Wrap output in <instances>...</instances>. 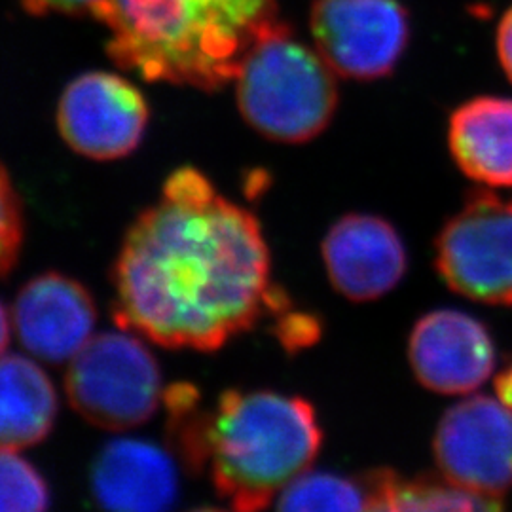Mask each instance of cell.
I'll return each mask as SVG.
<instances>
[{
  "label": "cell",
  "instance_id": "cell-1",
  "mask_svg": "<svg viewBox=\"0 0 512 512\" xmlns=\"http://www.w3.org/2000/svg\"><path fill=\"white\" fill-rule=\"evenodd\" d=\"M112 319L167 349L213 353L293 306L272 281V255L249 209L196 167L167 177L122 241Z\"/></svg>",
  "mask_w": 512,
  "mask_h": 512
},
{
  "label": "cell",
  "instance_id": "cell-2",
  "mask_svg": "<svg viewBox=\"0 0 512 512\" xmlns=\"http://www.w3.org/2000/svg\"><path fill=\"white\" fill-rule=\"evenodd\" d=\"M279 0H110L107 52L147 82L217 92L232 84Z\"/></svg>",
  "mask_w": 512,
  "mask_h": 512
},
{
  "label": "cell",
  "instance_id": "cell-3",
  "mask_svg": "<svg viewBox=\"0 0 512 512\" xmlns=\"http://www.w3.org/2000/svg\"><path fill=\"white\" fill-rule=\"evenodd\" d=\"M315 406L272 389H226L207 412L205 471L232 511L264 512L323 446Z\"/></svg>",
  "mask_w": 512,
  "mask_h": 512
},
{
  "label": "cell",
  "instance_id": "cell-4",
  "mask_svg": "<svg viewBox=\"0 0 512 512\" xmlns=\"http://www.w3.org/2000/svg\"><path fill=\"white\" fill-rule=\"evenodd\" d=\"M234 84L249 128L281 145L310 143L329 128L338 107L336 73L283 21L256 38Z\"/></svg>",
  "mask_w": 512,
  "mask_h": 512
},
{
  "label": "cell",
  "instance_id": "cell-5",
  "mask_svg": "<svg viewBox=\"0 0 512 512\" xmlns=\"http://www.w3.org/2000/svg\"><path fill=\"white\" fill-rule=\"evenodd\" d=\"M74 410L95 427L128 431L150 420L164 401L154 353L131 330H109L74 357L65 376Z\"/></svg>",
  "mask_w": 512,
  "mask_h": 512
},
{
  "label": "cell",
  "instance_id": "cell-6",
  "mask_svg": "<svg viewBox=\"0 0 512 512\" xmlns=\"http://www.w3.org/2000/svg\"><path fill=\"white\" fill-rule=\"evenodd\" d=\"M442 281L469 300L512 306V200L475 190L435 239Z\"/></svg>",
  "mask_w": 512,
  "mask_h": 512
},
{
  "label": "cell",
  "instance_id": "cell-7",
  "mask_svg": "<svg viewBox=\"0 0 512 512\" xmlns=\"http://www.w3.org/2000/svg\"><path fill=\"white\" fill-rule=\"evenodd\" d=\"M310 31L330 69L372 82L397 69L410 42V18L399 0H315Z\"/></svg>",
  "mask_w": 512,
  "mask_h": 512
},
{
  "label": "cell",
  "instance_id": "cell-8",
  "mask_svg": "<svg viewBox=\"0 0 512 512\" xmlns=\"http://www.w3.org/2000/svg\"><path fill=\"white\" fill-rule=\"evenodd\" d=\"M433 456L450 484L484 497L512 490V408L488 395L450 406L440 418Z\"/></svg>",
  "mask_w": 512,
  "mask_h": 512
},
{
  "label": "cell",
  "instance_id": "cell-9",
  "mask_svg": "<svg viewBox=\"0 0 512 512\" xmlns=\"http://www.w3.org/2000/svg\"><path fill=\"white\" fill-rule=\"evenodd\" d=\"M150 120L147 99L124 76L80 74L57 105V128L76 154L95 162L122 160L141 145Z\"/></svg>",
  "mask_w": 512,
  "mask_h": 512
},
{
  "label": "cell",
  "instance_id": "cell-10",
  "mask_svg": "<svg viewBox=\"0 0 512 512\" xmlns=\"http://www.w3.org/2000/svg\"><path fill=\"white\" fill-rule=\"evenodd\" d=\"M495 357L490 330L465 311H427L408 338L414 378L440 395H465L482 387L494 374Z\"/></svg>",
  "mask_w": 512,
  "mask_h": 512
},
{
  "label": "cell",
  "instance_id": "cell-11",
  "mask_svg": "<svg viewBox=\"0 0 512 512\" xmlns=\"http://www.w3.org/2000/svg\"><path fill=\"white\" fill-rule=\"evenodd\" d=\"M321 255L334 291L351 302L391 293L408 270V251L397 228L378 215L349 213L323 238Z\"/></svg>",
  "mask_w": 512,
  "mask_h": 512
},
{
  "label": "cell",
  "instance_id": "cell-12",
  "mask_svg": "<svg viewBox=\"0 0 512 512\" xmlns=\"http://www.w3.org/2000/svg\"><path fill=\"white\" fill-rule=\"evenodd\" d=\"M12 317L21 346L40 361L59 365L73 361L92 340L97 308L82 283L50 272L19 291Z\"/></svg>",
  "mask_w": 512,
  "mask_h": 512
},
{
  "label": "cell",
  "instance_id": "cell-13",
  "mask_svg": "<svg viewBox=\"0 0 512 512\" xmlns=\"http://www.w3.org/2000/svg\"><path fill=\"white\" fill-rule=\"evenodd\" d=\"M90 484L103 512H171L179 499L175 459L150 440H110L93 461Z\"/></svg>",
  "mask_w": 512,
  "mask_h": 512
},
{
  "label": "cell",
  "instance_id": "cell-14",
  "mask_svg": "<svg viewBox=\"0 0 512 512\" xmlns=\"http://www.w3.org/2000/svg\"><path fill=\"white\" fill-rule=\"evenodd\" d=\"M448 147L469 179L512 186V99L475 97L459 105L448 122Z\"/></svg>",
  "mask_w": 512,
  "mask_h": 512
},
{
  "label": "cell",
  "instance_id": "cell-15",
  "mask_svg": "<svg viewBox=\"0 0 512 512\" xmlns=\"http://www.w3.org/2000/svg\"><path fill=\"white\" fill-rule=\"evenodd\" d=\"M59 410L57 391L40 366L0 355V450L21 452L46 439Z\"/></svg>",
  "mask_w": 512,
  "mask_h": 512
},
{
  "label": "cell",
  "instance_id": "cell-16",
  "mask_svg": "<svg viewBox=\"0 0 512 512\" xmlns=\"http://www.w3.org/2000/svg\"><path fill=\"white\" fill-rule=\"evenodd\" d=\"M368 512H503L495 497L471 494L435 476H406L393 469L365 473Z\"/></svg>",
  "mask_w": 512,
  "mask_h": 512
},
{
  "label": "cell",
  "instance_id": "cell-17",
  "mask_svg": "<svg viewBox=\"0 0 512 512\" xmlns=\"http://www.w3.org/2000/svg\"><path fill=\"white\" fill-rule=\"evenodd\" d=\"M275 512H368L365 475L306 471L283 490Z\"/></svg>",
  "mask_w": 512,
  "mask_h": 512
},
{
  "label": "cell",
  "instance_id": "cell-18",
  "mask_svg": "<svg viewBox=\"0 0 512 512\" xmlns=\"http://www.w3.org/2000/svg\"><path fill=\"white\" fill-rule=\"evenodd\" d=\"M167 440L171 454L194 476L205 471V425L209 408L203 406L202 393L196 385L173 384L165 389Z\"/></svg>",
  "mask_w": 512,
  "mask_h": 512
},
{
  "label": "cell",
  "instance_id": "cell-19",
  "mask_svg": "<svg viewBox=\"0 0 512 512\" xmlns=\"http://www.w3.org/2000/svg\"><path fill=\"white\" fill-rule=\"evenodd\" d=\"M50 490L18 452L0 450V512H48Z\"/></svg>",
  "mask_w": 512,
  "mask_h": 512
},
{
  "label": "cell",
  "instance_id": "cell-20",
  "mask_svg": "<svg viewBox=\"0 0 512 512\" xmlns=\"http://www.w3.org/2000/svg\"><path fill=\"white\" fill-rule=\"evenodd\" d=\"M23 241V213L18 192L10 175L0 165V277L8 274L16 260Z\"/></svg>",
  "mask_w": 512,
  "mask_h": 512
},
{
  "label": "cell",
  "instance_id": "cell-21",
  "mask_svg": "<svg viewBox=\"0 0 512 512\" xmlns=\"http://www.w3.org/2000/svg\"><path fill=\"white\" fill-rule=\"evenodd\" d=\"M272 332L277 342L287 353H298L302 349L311 348L321 340L323 323L310 311L296 310L289 306L287 310L277 313L272 319Z\"/></svg>",
  "mask_w": 512,
  "mask_h": 512
},
{
  "label": "cell",
  "instance_id": "cell-22",
  "mask_svg": "<svg viewBox=\"0 0 512 512\" xmlns=\"http://www.w3.org/2000/svg\"><path fill=\"white\" fill-rule=\"evenodd\" d=\"M21 8L35 16L44 18L50 14H63V16H88V18L103 21L110 0H19Z\"/></svg>",
  "mask_w": 512,
  "mask_h": 512
},
{
  "label": "cell",
  "instance_id": "cell-23",
  "mask_svg": "<svg viewBox=\"0 0 512 512\" xmlns=\"http://www.w3.org/2000/svg\"><path fill=\"white\" fill-rule=\"evenodd\" d=\"M497 55L503 71L512 82V6L505 12L497 29Z\"/></svg>",
  "mask_w": 512,
  "mask_h": 512
},
{
  "label": "cell",
  "instance_id": "cell-24",
  "mask_svg": "<svg viewBox=\"0 0 512 512\" xmlns=\"http://www.w3.org/2000/svg\"><path fill=\"white\" fill-rule=\"evenodd\" d=\"M495 391H497V397L503 404H507L509 408H512V361L509 366L497 376L495 380Z\"/></svg>",
  "mask_w": 512,
  "mask_h": 512
},
{
  "label": "cell",
  "instance_id": "cell-25",
  "mask_svg": "<svg viewBox=\"0 0 512 512\" xmlns=\"http://www.w3.org/2000/svg\"><path fill=\"white\" fill-rule=\"evenodd\" d=\"M10 317H8V311L2 306L0 302V355L4 353V349L10 342Z\"/></svg>",
  "mask_w": 512,
  "mask_h": 512
},
{
  "label": "cell",
  "instance_id": "cell-26",
  "mask_svg": "<svg viewBox=\"0 0 512 512\" xmlns=\"http://www.w3.org/2000/svg\"><path fill=\"white\" fill-rule=\"evenodd\" d=\"M190 512H230V511H224V509H215V507H200V509H194V511ZM236 512V511H232Z\"/></svg>",
  "mask_w": 512,
  "mask_h": 512
}]
</instances>
